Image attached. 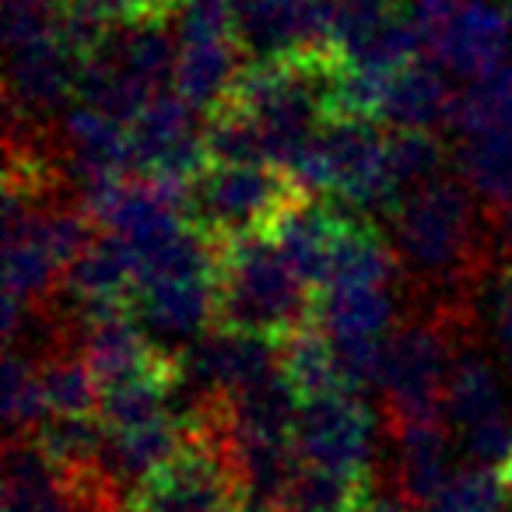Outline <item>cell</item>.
I'll list each match as a JSON object with an SVG mask.
<instances>
[{
    "label": "cell",
    "instance_id": "ba28073f",
    "mask_svg": "<svg viewBox=\"0 0 512 512\" xmlns=\"http://www.w3.org/2000/svg\"><path fill=\"white\" fill-rule=\"evenodd\" d=\"M71 509V481L36 435H4V512Z\"/></svg>",
    "mask_w": 512,
    "mask_h": 512
},
{
    "label": "cell",
    "instance_id": "7402d4cb",
    "mask_svg": "<svg viewBox=\"0 0 512 512\" xmlns=\"http://www.w3.org/2000/svg\"><path fill=\"white\" fill-rule=\"evenodd\" d=\"M109 428L99 414H50L36 439L60 470H88L102 463Z\"/></svg>",
    "mask_w": 512,
    "mask_h": 512
},
{
    "label": "cell",
    "instance_id": "603a6c76",
    "mask_svg": "<svg viewBox=\"0 0 512 512\" xmlns=\"http://www.w3.org/2000/svg\"><path fill=\"white\" fill-rule=\"evenodd\" d=\"M39 372H43L46 400H50L53 414H99L102 383L81 348L57 351L53 358L39 362Z\"/></svg>",
    "mask_w": 512,
    "mask_h": 512
},
{
    "label": "cell",
    "instance_id": "52a82bcc",
    "mask_svg": "<svg viewBox=\"0 0 512 512\" xmlns=\"http://www.w3.org/2000/svg\"><path fill=\"white\" fill-rule=\"evenodd\" d=\"M386 432L397 442V495L425 512L453 477L446 421H386Z\"/></svg>",
    "mask_w": 512,
    "mask_h": 512
},
{
    "label": "cell",
    "instance_id": "e0dca14e",
    "mask_svg": "<svg viewBox=\"0 0 512 512\" xmlns=\"http://www.w3.org/2000/svg\"><path fill=\"white\" fill-rule=\"evenodd\" d=\"M446 411H449V418L463 428H474L477 421L502 411L495 372H491L488 358H484L481 341H477V330L463 337L460 348H456L453 372H449Z\"/></svg>",
    "mask_w": 512,
    "mask_h": 512
},
{
    "label": "cell",
    "instance_id": "83f0119b",
    "mask_svg": "<svg viewBox=\"0 0 512 512\" xmlns=\"http://www.w3.org/2000/svg\"><path fill=\"white\" fill-rule=\"evenodd\" d=\"M463 4H467V0H407V15L418 22V29L425 32L428 43H432V39L460 15Z\"/></svg>",
    "mask_w": 512,
    "mask_h": 512
},
{
    "label": "cell",
    "instance_id": "3957f363",
    "mask_svg": "<svg viewBox=\"0 0 512 512\" xmlns=\"http://www.w3.org/2000/svg\"><path fill=\"white\" fill-rule=\"evenodd\" d=\"M309 193L288 169L271 162L253 165H218L211 162L190 193V221L214 242H232L242 235H271Z\"/></svg>",
    "mask_w": 512,
    "mask_h": 512
},
{
    "label": "cell",
    "instance_id": "d6a6232c",
    "mask_svg": "<svg viewBox=\"0 0 512 512\" xmlns=\"http://www.w3.org/2000/svg\"><path fill=\"white\" fill-rule=\"evenodd\" d=\"M509 18H512V11H509Z\"/></svg>",
    "mask_w": 512,
    "mask_h": 512
},
{
    "label": "cell",
    "instance_id": "ac0fdd59",
    "mask_svg": "<svg viewBox=\"0 0 512 512\" xmlns=\"http://www.w3.org/2000/svg\"><path fill=\"white\" fill-rule=\"evenodd\" d=\"M446 127L460 137L488 134V130H512V64L474 78L453 92Z\"/></svg>",
    "mask_w": 512,
    "mask_h": 512
},
{
    "label": "cell",
    "instance_id": "cb8c5ba5",
    "mask_svg": "<svg viewBox=\"0 0 512 512\" xmlns=\"http://www.w3.org/2000/svg\"><path fill=\"white\" fill-rule=\"evenodd\" d=\"M50 414L53 411L46 400L39 362H32L22 351H8V365H4V425H8V435H36Z\"/></svg>",
    "mask_w": 512,
    "mask_h": 512
},
{
    "label": "cell",
    "instance_id": "ffe728a7",
    "mask_svg": "<svg viewBox=\"0 0 512 512\" xmlns=\"http://www.w3.org/2000/svg\"><path fill=\"white\" fill-rule=\"evenodd\" d=\"M281 369L292 379V386L299 390V397H320V393L341 390V372L334 362V344H330L327 330L320 323H306L302 330L285 337L281 348ZM348 390V386H344Z\"/></svg>",
    "mask_w": 512,
    "mask_h": 512
},
{
    "label": "cell",
    "instance_id": "8fae6325",
    "mask_svg": "<svg viewBox=\"0 0 512 512\" xmlns=\"http://www.w3.org/2000/svg\"><path fill=\"white\" fill-rule=\"evenodd\" d=\"M249 64L239 39H211V43H186L176 64V92L197 113H211L228 92L242 67Z\"/></svg>",
    "mask_w": 512,
    "mask_h": 512
},
{
    "label": "cell",
    "instance_id": "8992f818",
    "mask_svg": "<svg viewBox=\"0 0 512 512\" xmlns=\"http://www.w3.org/2000/svg\"><path fill=\"white\" fill-rule=\"evenodd\" d=\"M85 60L57 36L36 39L8 50V95L36 116H50L67 99L78 95V78Z\"/></svg>",
    "mask_w": 512,
    "mask_h": 512
},
{
    "label": "cell",
    "instance_id": "9c48e42d",
    "mask_svg": "<svg viewBox=\"0 0 512 512\" xmlns=\"http://www.w3.org/2000/svg\"><path fill=\"white\" fill-rule=\"evenodd\" d=\"M137 316L148 330L162 337H179L190 344L204 330L214 327L218 302H214V278L193 281H155L137 288Z\"/></svg>",
    "mask_w": 512,
    "mask_h": 512
},
{
    "label": "cell",
    "instance_id": "d6986e66",
    "mask_svg": "<svg viewBox=\"0 0 512 512\" xmlns=\"http://www.w3.org/2000/svg\"><path fill=\"white\" fill-rule=\"evenodd\" d=\"M372 498L369 474L302 463L288 491L285 512H362Z\"/></svg>",
    "mask_w": 512,
    "mask_h": 512
},
{
    "label": "cell",
    "instance_id": "5b68a950",
    "mask_svg": "<svg viewBox=\"0 0 512 512\" xmlns=\"http://www.w3.org/2000/svg\"><path fill=\"white\" fill-rule=\"evenodd\" d=\"M512 18L488 0H467L460 15L428 43V60L442 64L456 78H484L509 57Z\"/></svg>",
    "mask_w": 512,
    "mask_h": 512
},
{
    "label": "cell",
    "instance_id": "484cf974",
    "mask_svg": "<svg viewBox=\"0 0 512 512\" xmlns=\"http://www.w3.org/2000/svg\"><path fill=\"white\" fill-rule=\"evenodd\" d=\"M512 491L505 488L502 470L488 463H470L449 477L425 512H505Z\"/></svg>",
    "mask_w": 512,
    "mask_h": 512
},
{
    "label": "cell",
    "instance_id": "30bf717a",
    "mask_svg": "<svg viewBox=\"0 0 512 512\" xmlns=\"http://www.w3.org/2000/svg\"><path fill=\"white\" fill-rule=\"evenodd\" d=\"M453 88L446 85V67L435 60H414L397 71L386 85V99L379 106V123L393 130H432L446 127Z\"/></svg>",
    "mask_w": 512,
    "mask_h": 512
},
{
    "label": "cell",
    "instance_id": "4dcf8cb0",
    "mask_svg": "<svg viewBox=\"0 0 512 512\" xmlns=\"http://www.w3.org/2000/svg\"><path fill=\"white\" fill-rule=\"evenodd\" d=\"M362 512H414V509L400 495L393 498V495H376V491H372V498L365 502Z\"/></svg>",
    "mask_w": 512,
    "mask_h": 512
},
{
    "label": "cell",
    "instance_id": "6da1fadb",
    "mask_svg": "<svg viewBox=\"0 0 512 512\" xmlns=\"http://www.w3.org/2000/svg\"><path fill=\"white\" fill-rule=\"evenodd\" d=\"M393 246L411 306H477L498 260L495 218L463 176H435L393 204Z\"/></svg>",
    "mask_w": 512,
    "mask_h": 512
},
{
    "label": "cell",
    "instance_id": "44dd1931",
    "mask_svg": "<svg viewBox=\"0 0 512 512\" xmlns=\"http://www.w3.org/2000/svg\"><path fill=\"white\" fill-rule=\"evenodd\" d=\"M204 148L207 158L218 165H253L267 162V144L264 130L253 116L235 102L221 99L211 113H204Z\"/></svg>",
    "mask_w": 512,
    "mask_h": 512
},
{
    "label": "cell",
    "instance_id": "5bb4252c",
    "mask_svg": "<svg viewBox=\"0 0 512 512\" xmlns=\"http://www.w3.org/2000/svg\"><path fill=\"white\" fill-rule=\"evenodd\" d=\"M81 351H85L99 383L109 386L116 379L148 369L162 355V344H155L144 334V323L137 327V316H116V320L95 323L92 330H85Z\"/></svg>",
    "mask_w": 512,
    "mask_h": 512
},
{
    "label": "cell",
    "instance_id": "7a4b0ae2",
    "mask_svg": "<svg viewBox=\"0 0 512 512\" xmlns=\"http://www.w3.org/2000/svg\"><path fill=\"white\" fill-rule=\"evenodd\" d=\"M316 299L320 292L299 278L271 235H242L218 246V327L288 337L316 320Z\"/></svg>",
    "mask_w": 512,
    "mask_h": 512
},
{
    "label": "cell",
    "instance_id": "f546056e",
    "mask_svg": "<svg viewBox=\"0 0 512 512\" xmlns=\"http://www.w3.org/2000/svg\"><path fill=\"white\" fill-rule=\"evenodd\" d=\"M495 218V242H498V256L505 260V267H512V204L502 211L491 214Z\"/></svg>",
    "mask_w": 512,
    "mask_h": 512
},
{
    "label": "cell",
    "instance_id": "4316f807",
    "mask_svg": "<svg viewBox=\"0 0 512 512\" xmlns=\"http://www.w3.org/2000/svg\"><path fill=\"white\" fill-rule=\"evenodd\" d=\"M467 449L474 453L477 463L488 467H505L512 460V418L505 411L491 414V418L477 421L467 428Z\"/></svg>",
    "mask_w": 512,
    "mask_h": 512
},
{
    "label": "cell",
    "instance_id": "1f68e13d",
    "mask_svg": "<svg viewBox=\"0 0 512 512\" xmlns=\"http://www.w3.org/2000/svg\"><path fill=\"white\" fill-rule=\"evenodd\" d=\"M498 470H502V481H505V488L512 491V460L505 463V467H498Z\"/></svg>",
    "mask_w": 512,
    "mask_h": 512
},
{
    "label": "cell",
    "instance_id": "4fadbf2b",
    "mask_svg": "<svg viewBox=\"0 0 512 512\" xmlns=\"http://www.w3.org/2000/svg\"><path fill=\"white\" fill-rule=\"evenodd\" d=\"M316 323L327 334H390L397 295L386 285H330L316 299Z\"/></svg>",
    "mask_w": 512,
    "mask_h": 512
},
{
    "label": "cell",
    "instance_id": "2e32d148",
    "mask_svg": "<svg viewBox=\"0 0 512 512\" xmlns=\"http://www.w3.org/2000/svg\"><path fill=\"white\" fill-rule=\"evenodd\" d=\"M456 172L484 200L491 214L512 204V130L463 137L456 148Z\"/></svg>",
    "mask_w": 512,
    "mask_h": 512
},
{
    "label": "cell",
    "instance_id": "7c38bea8",
    "mask_svg": "<svg viewBox=\"0 0 512 512\" xmlns=\"http://www.w3.org/2000/svg\"><path fill=\"white\" fill-rule=\"evenodd\" d=\"M183 442H186V421L172 418V414L141 428L109 432L106 449H102V467L130 491L137 481H144L158 463L169 460Z\"/></svg>",
    "mask_w": 512,
    "mask_h": 512
},
{
    "label": "cell",
    "instance_id": "f1b7e54d",
    "mask_svg": "<svg viewBox=\"0 0 512 512\" xmlns=\"http://www.w3.org/2000/svg\"><path fill=\"white\" fill-rule=\"evenodd\" d=\"M495 337L505 362L512 365V267L498 274L495 285Z\"/></svg>",
    "mask_w": 512,
    "mask_h": 512
},
{
    "label": "cell",
    "instance_id": "d4e9b609",
    "mask_svg": "<svg viewBox=\"0 0 512 512\" xmlns=\"http://www.w3.org/2000/svg\"><path fill=\"white\" fill-rule=\"evenodd\" d=\"M442 165H446V144L432 130H393V134H386V169H390L400 197L414 186L442 176Z\"/></svg>",
    "mask_w": 512,
    "mask_h": 512
},
{
    "label": "cell",
    "instance_id": "9a60e30c",
    "mask_svg": "<svg viewBox=\"0 0 512 512\" xmlns=\"http://www.w3.org/2000/svg\"><path fill=\"white\" fill-rule=\"evenodd\" d=\"M193 113H197V109H193L176 88L155 95V99L141 109V116L127 127L130 176H148L158 165V158H162L172 144L183 141L186 134H193Z\"/></svg>",
    "mask_w": 512,
    "mask_h": 512
},
{
    "label": "cell",
    "instance_id": "277c9868",
    "mask_svg": "<svg viewBox=\"0 0 512 512\" xmlns=\"http://www.w3.org/2000/svg\"><path fill=\"white\" fill-rule=\"evenodd\" d=\"M295 449L302 463L372 477L376 442H372V414L362 393L341 386V390L302 400L295 418Z\"/></svg>",
    "mask_w": 512,
    "mask_h": 512
}]
</instances>
